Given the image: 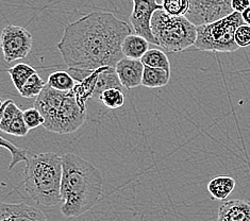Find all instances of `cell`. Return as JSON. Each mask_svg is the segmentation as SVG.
<instances>
[{
	"mask_svg": "<svg viewBox=\"0 0 250 221\" xmlns=\"http://www.w3.org/2000/svg\"><path fill=\"white\" fill-rule=\"evenodd\" d=\"M216 221H250V201L244 199L224 201L218 208Z\"/></svg>",
	"mask_w": 250,
	"mask_h": 221,
	"instance_id": "cell-13",
	"label": "cell"
},
{
	"mask_svg": "<svg viewBox=\"0 0 250 221\" xmlns=\"http://www.w3.org/2000/svg\"><path fill=\"white\" fill-rule=\"evenodd\" d=\"M236 182L232 177L218 176L213 178L208 184V190L213 197V199L224 201L233 192Z\"/></svg>",
	"mask_w": 250,
	"mask_h": 221,
	"instance_id": "cell-15",
	"label": "cell"
},
{
	"mask_svg": "<svg viewBox=\"0 0 250 221\" xmlns=\"http://www.w3.org/2000/svg\"><path fill=\"white\" fill-rule=\"evenodd\" d=\"M32 34L21 26L8 25L0 32V47L7 63L26 59L32 49Z\"/></svg>",
	"mask_w": 250,
	"mask_h": 221,
	"instance_id": "cell-7",
	"label": "cell"
},
{
	"mask_svg": "<svg viewBox=\"0 0 250 221\" xmlns=\"http://www.w3.org/2000/svg\"><path fill=\"white\" fill-rule=\"evenodd\" d=\"M249 2H250V0H249Z\"/></svg>",
	"mask_w": 250,
	"mask_h": 221,
	"instance_id": "cell-30",
	"label": "cell"
},
{
	"mask_svg": "<svg viewBox=\"0 0 250 221\" xmlns=\"http://www.w3.org/2000/svg\"><path fill=\"white\" fill-rule=\"evenodd\" d=\"M250 7L249 0H232L231 1V8L233 12H237V13H243L244 11Z\"/></svg>",
	"mask_w": 250,
	"mask_h": 221,
	"instance_id": "cell-26",
	"label": "cell"
},
{
	"mask_svg": "<svg viewBox=\"0 0 250 221\" xmlns=\"http://www.w3.org/2000/svg\"><path fill=\"white\" fill-rule=\"evenodd\" d=\"M232 0H189L187 19L196 27L207 25L233 13Z\"/></svg>",
	"mask_w": 250,
	"mask_h": 221,
	"instance_id": "cell-8",
	"label": "cell"
},
{
	"mask_svg": "<svg viewBox=\"0 0 250 221\" xmlns=\"http://www.w3.org/2000/svg\"><path fill=\"white\" fill-rule=\"evenodd\" d=\"M98 100L110 110H116L125 103V95L120 88H109L100 94Z\"/></svg>",
	"mask_w": 250,
	"mask_h": 221,
	"instance_id": "cell-20",
	"label": "cell"
},
{
	"mask_svg": "<svg viewBox=\"0 0 250 221\" xmlns=\"http://www.w3.org/2000/svg\"><path fill=\"white\" fill-rule=\"evenodd\" d=\"M148 50H149L148 40L136 34L128 35L122 44L123 55L128 59L141 60Z\"/></svg>",
	"mask_w": 250,
	"mask_h": 221,
	"instance_id": "cell-14",
	"label": "cell"
},
{
	"mask_svg": "<svg viewBox=\"0 0 250 221\" xmlns=\"http://www.w3.org/2000/svg\"><path fill=\"white\" fill-rule=\"evenodd\" d=\"M0 221H48L44 213L26 203L0 201Z\"/></svg>",
	"mask_w": 250,
	"mask_h": 221,
	"instance_id": "cell-10",
	"label": "cell"
},
{
	"mask_svg": "<svg viewBox=\"0 0 250 221\" xmlns=\"http://www.w3.org/2000/svg\"><path fill=\"white\" fill-rule=\"evenodd\" d=\"M242 19H243L244 23H245V25L250 26V7L243 12Z\"/></svg>",
	"mask_w": 250,
	"mask_h": 221,
	"instance_id": "cell-27",
	"label": "cell"
},
{
	"mask_svg": "<svg viewBox=\"0 0 250 221\" xmlns=\"http://www.w3.org/2000/svg\"><path fill=\"white\" fill-rule=\"evenodd\" d=\"M133 10L130 21L136 35L144 38L148 43L156 45V40L151 31V20L154 12L162 10V5L157 0H132Z\"/></svg>",
	"mask_w": 250,
	"mask_h": 221,
	"instance_id": "cell-9",
	"label": "cell"
},
{
	"mask_svg": "<svg viewBox=\"0 0 250 221\" xmlns=\"http://www.w3.org/2000/svg\"><path fill=\"white\" fill-rule=\"evenodd\" d=\"M235 43L240 48L250 46V26L242 25L235 32Z\"/></svg>",
	"mask_w": 250,
	"mask_h": 221,
	"instance_id": "cell-25",
	"label": "cell"
},
{
	"mask_svg": "<svg viewBox=\"0 0 250 221\" xmlns=\"http://www.w3.org/2000/svg\"><path fill=\"white\" fill-rule=\"evenodd\" d=\"M62 157L57 153H38L29 158L23 171L25 190L35 203L46 207L61 202Z\"/></svg>",
	"mask_w": 250,
	"mask_h": 221,
	"instance_id": "cell-4",
	"label": "cell"
},
{
	"mask_svg": "<svg viewBox=\"0 0 250 221\" xmlns=\"http://www.w3.org/2000/svg\"><path fill=\"white\" fill-rule=\"evenodd\" d=\"M0 147L5 148L9 152L11 153V163L9 165V169L12 170L14 167L21 163V162H26L29 160L28 158V151L25 150V149H21L16 147L13 142H11L10 141L3 139L2 136H0Z\"/></svg>",
	"mask_w": 250,
	"mask_h": 221,
	"instance_id": "cell-22",
	"label": "cell"
},
{
	"mask_svg": "<svg viewBox=\"0 0 250 221\" xmlns=\"http://www.w3.org/2000/svg\"><path fill=\"white\" fill-rule=\"evenodd\" d=\"M141 62L146 67L162 68L170 71L169 60L165 55V52L160 49H149L143 56Z\"/></svg>",
	"mask_w": 250,
	"mask_h": 221,
	"instance_id": "cell-19",
	"label": "cell"
},
{
	"mask_svg": "<svg viewBox=\"0 0 250 221\" xmlns=\"http://www.w3.org/2000/svg\"><path fill=\"white\" fill-rule=\"evenodd\" d=\"M23 111L15 104L13 100H9L3 112L1 122H0V131L9 135L26 136L29 132V129L23 121Z\"/></svg>",
	"mask_w": 250,
	"mask_h": 221,
	"instance_id": "cell-12",
	"label": "cell"
},
{
	"mask_svg": "<svg viewBox=\"0 0 250 221\" xmlns=\"http://www.w3.org/2000/svg\"><path fill=\"white\" fill-rule=\"evenodd\" d=\"M8 74L10 75L11 80L13 82V85L17 89V92H20L22 86L25 85V83L28 81L29 78L32 75L37 74V70L29 64L19 63L14 65L13 67L9 68Z\"/></svg>",
	"mask_w": 250,
	"mask_h": 221,
	"instance_id": "cell-17",
	"label": "cell"
},
{
	"mask_svg": "<svg viewBox=\"0 0 250 221\" xmlns=\"http://www.w3.org/2000/svg\"><path fill=\"white\" fill-rule=\"evenodd\" d=\"M170 80V71L162 68H152L144 66L142 85L148 88L163 87L168 84Z\"/></svg>",
	"mask_w": 250,
	"mask_h": 221,
	"instance_id": "cell-16",
	"label": "cell"
},
{
	"mask_svg": "<svg viewBox=\"0 0 250 221\" xmlns=\"http://www.w3.org/2000/svg\"><path fill=\"white\" fill-rule=\"evenodd\" d=\"M161 5L171 16H186L189 9V0H162Z\"/></svg>",
	"mask_w": 250,
	"mask_h": 221,
	"instance_id": "cell-23",
	"label": "cell"
},
{
	"mask_svg": "<svg viewBox=\"0 0 250 221\" xmlns=\"http://www.w3.org/2000/svg\"><path fill=\"white\" fill-rule=\"evenodd\" d=\"M46 84L47 82L42 79L40 75L37 73L29 78L25 85L22 86L19 93L23 98H37L41 92L43 91Z\"/></svg>",
	"mask_w": 250,
	"mask_h": 221,
	"instance_id": "cell-21",
	"label": "cell"
},
{
	"mask_svg": "<svg viewBox=\"0 0 250 221\" xmlns=\"http://www.w3.org/2000/svg\"><path fill=\"white\" fill-rule=\"evenodd\" d=\"M130 34L126 21L110 12L94 11L65 27L58 49L68 71L115 68L125 58L122 44Z\"/></svg>",
	"mask_w": 250,
	"mask_h": 221,
	"instance_id": "cell-1",
	"label": "cell"
},
{
	"mask_svg": "<svg viewBox=\"0 0 250 221\" xmlns=\"http://www.w3.org/2000/svg\"><path fill=\"white\" fill-rule=\"evenodd\" d=\"M23 121L29 130L37 129L40 125L44 124V117L42 116L41 113L35 109V107H30L23 111Z\"/></svg>",
	"mask_w": 250,
	"mask_h": 221,
	"instance_id": "cell-24",
	"label": "cell"
},
{
	"mask_svg": "<svg viewBox=\"0 0 250 221\" xmlns=\"http://www.w3.org/2000/svg\"><path fill=\"white\" fill-rule=\"evenodd\" d=\"M103 194L104 177L96 166L74 153L62 155L61 212L65 217H79L87 213Z\"/></svg>",
	"mask_w": 250,
	"mask_h": 221,
	"instance_id": "cell-2",
	"label": "cell"
},
{
	"mask_svg": "<svg viewBox=\"0 0 250 221\" xmlns=\"http://www.w3.org/2000/svg\"><path fill=\"white\" fill-rule=\"evenodd\" d=\"M115 71L123 87L132 89L142 85L144 65L141 60L123 58L116 64Z\"/></svg>",
	"mask_w": 250,
	"mask_h": 221,
	"instance_id": "cell-11",
	"label": "cell"
},
{
	"mask_svg": "<svg viewBox=\"0 0 250 221\" xmlns=\"http://www.w3.org/2000/svg\"><path fill=\"white\" fill-rule=\"evenodd\" d=\"M33 107L44 117L43 127L52 133H74L86 121V105L78 100L73 89L60 92L46 84Z\"/></svg>",
	"mask_w": 250,
	"mask_h": 221,
	"instance_id": "cell-3",
	"label": "cell"
},
{
	"mask_svg": "<svg viewBox=\"0 0 250 221\" xmlns=\"http://www.w3.org/2000/svg\"><path fill=\"white\" fill-rule=\"evenodd\" d=\"M77 84V81L70 76L68 71H56L52 73L47 80V85L60 92H70Z\"/></svg>",
	"mask_w": 250,
	"mask_h": 221,
	"instance_id": "cell-18",
	"label": "cell"
},
{
	"mask_svg": "<svg viewBox=\"0 0 250 221\" xmlns=\"http://www.w3.org/2000/svg\"><path fill=\"white\" fill-rule=\"evenodd\" d=\"M151 31L156 45L169 53L187 50L197 39V27L186 16H171L163 9L154 12Z\"/></svg>",
	"mask_w": 250,
	"mask_h": 221,
	"instance_id": "cell-5",
	"label": "cell"
},
{
	"mask_svg": "<svg viewBox=\"0 0 250 221\" xmlns=\"http://www.w3.org/2000/svg\"><path fill=\"white\" fill-rule=\"evenodd\" d=\"M9 100H10V99H7V100H5V101H3V105H2L1 109H0V122H1V119H2L3 112H4L5 106H7V104L9 103Z\"/></svg>",
	"mask_w": 250,
	"mask_h": 221,
	"instance_id": "cell-28",
	"label": "cell"
},
{
	"mask_svg": "<svg viewBox=\"0 0 250 221\" xmlns=\"http://www.w3.org/2000/svg\"><path fill=\"white\" fill-rule=\"evenodd\" d=\"M2 105H3V101H2L1 99H0V109H1Z\"/></svg>",
	"mask_w": 250,
	"mask_h": 221,
	"instance_id": "cell-29",
	"label": "cell"
},
{
	"mask_svg": "<svg viewBox=\"0 0 250 221\" xmlns=\"http://www.w3.org/2000/svg\"><path fill=\"white\" fill-rule=\"evenodd\" d=\"M242 25H245L242 14L233 12L224 19L198 26L194 46L201 51L234 52L240 49L235 43V32Z\"/></svg>",
	"mask_w": 250,
	"mask_h": 221,
	"instance_id": "cell-6",
	"label": "cell"
}]
</instances>
